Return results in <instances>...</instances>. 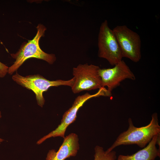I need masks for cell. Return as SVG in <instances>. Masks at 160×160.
Here are the masks:
<instances>
[{"label": "cell", "instance_id": "1", "mask_svg": "<svg viewBox=\"0 0 160 160\" xmlns=\"http://www.w3.org/2000/svg\"><path fill=\"white\" fill-rule=\"evenodd\" d=\"M129 127L121 133L111 146L106 150L110 152L121 145L136 144L141 148L145 147L155 135L160 134L157 114L153 113L151 119L147 125L137 127L135 126L131 118L128 120Z\"/></svg>", "mask_w": 160, "mask_h": 160}, {"label": "cell", "instance_id": "2", "mask_svg": "<svg viewBox=\"0 0 160 160\" xmlns=\"http://www.w3.org/2000/svg\"><path fill=\"white\" fill-rule=\"evenodd\" d=\"M36 29L37 33L32 40L22 44L15 53L11 54L15 61L8 68V73L9 75H12L16 71L24 62L31 58L44 60L50 64H53L56 61V58L55 54L45 52L41 49L39 45V40L41 37L44 36L47 30L46 27L39 24L36 27Z\"/></svg>", "mask_w": 160, "mask_h": 160}, {"label": "cell", "instance_id": "3", "mask_svg": "<svg viewBox=\"0 0 160 160\" xmlns=\"http://www.w3.org/2000/svg\"><path fill=\"white\" fill-rule=\"evenodd\" d=\"M12 80L17 84L27 89L32 90L35 94L37 104L42 107L45 100L43 93L52 87L64 85L71 87L73 85L74 77L68 80H57L50 81L39 74L29 75L25 76L16 72L12 76Z\"/></svg>", "mask_w": 160, "mask_h": 160}, {"label": "cell", "instance_id": "4", "mask_svg": "<svg viewBox=\"0 0 160 160\" xmlns=\"http://www.w3.org/2000/svg\"><path fill=\"white\" fill-rule=\"evenodd\" d=\"M98 56L106 59L112 65L121 61L123 57L119 45L107 20L101 23L98 38Z\"/></svg>", "mask_w": 160, "mask_h": 160}, {"label": "cell", "instance_id": "5", "mask_svg": "<svg viewBox=\"0 0 160 160\" xmlns=\"http://www.w3.org/2000/svg\"><path fill=\"white\" fill-rule=\"evenodd\" d=\"M121 49L123 57L134 62L141 58V41L139 35L125 25H117L112 30Z\"/></svg>", "mask_w": 160, "mask_h": 160}, {"label": "cell", "instance_id": "6", "mask_svg": "<svg viewBox=\"0 0 160 160\" xmlns=\"http://www.w3.org/2000/svg\"><path fill=\"white\" fill-rule=\"evenodd\" d=\"M100 68L92 64H80L73 69L74 81L71 87L74 94L84 90L100 89L102 88L99 74Z\"/></svg>", "mask_w": 160, "mask_h": 160}, {"label": "cell", "instance_id": "7", "mask_svg": "<svg viewBox=\"0 0 160 160\" xmlns=\"http://www.w3.org/2000/svg\"><path fill=\"white\" fill-rule=\"evenodd\" d=\"M107 95L106 89L102 88L99 89L98 91L94 94L91 95L86 92L84 95L77 97L71 107L65 111L63 115L60 124L55 130L39 140L36 142L37 144L40 145L47 139L52 137H61L64 138L66 129L76 120L78 111L84 104L92 98L100 96H107Z\"/></svg>", "mask_w": 160, "mask_h": 160}, {"label": "cell", "instance_id": "8", "mask_svg": "<svg viewBox=\"0 0 160 160\" xmlns=\"http://www.w3.org/2000/svg\"><path fill=\"white\" fill-rule=\"evenodd\" d=\"M99 74L100 77L102 87H107V90L112 91L119 86L121 82L126 79L135 80L133 73L125 62L121 60L112 68H100Z\"/></svg>", "mask_w": 160, "mask_h": 160}, {"label": "cell", "instance_id": "9", "mask_svg": "<svg viewBox=\"0 0 160 160\" xmlns=\"http://www.w3.org/2000/svg\"><path fill=\"white\" fill-rule=\"evenodd\" d=\"M78 136L71 133L64 138L61 145L57 151L49 150L47 153L46 160H65L71 157L75 156L79 150Z\"/></svg>", "mask_w": 160, "mask_h": 160}, {"label": "cell", "instance_id": "10", "mask_svg": "<svg viewBox=\"0 0 160 160\" xmlns=\"http://www.w3.org/2000/svg\"><path fill=\"white\" fill-rule=\"evenodd\" d=\"M160 134L154 136L146 146L130 155H120L116 160H155L160 157V151L156 147Z\"/></svg>", "mask_w": 160, "mask_h": 160}, {"label": "cell", "instance_id": "11", "mask_svg": "<svg viewBox=\"0 0 160 160\" xmlns=\"http://www.w3.org/2000/svg\"><path fill=\"white\" fill-rule=\"evenodd\" d=\"M95 152L94 160H116L117 159L115 151H104L102 147L99 146L95 147Z\"/></svg>", "mask_w": 160, "mask_h": 160}, {"label": "cell", "instance_id": "12", "mask_svg": "<svg viewBox=\"0 0 160 160\" xmlns=\"http://www.w3.org/2000/svg\"><path fill=\"white\" fill-rule=\"evenodd\" d=\"M8 68L7 65L0 61V78L4 77L8 73Z\"/></svg>", "mask_w": 160, "mask_h": 160}, {"label": "cell", "instance_id": "13", "mask_svg": "<svg viewBox=\"0 0 160 160\" xmlns=\"http://www.w3.org/2000/svg\"><path fill=\"white\" fill-rule=\"evenodd\" d=\"M2 115L1 111H0V119L1 118ZM4 141V140L0 138V143H2Z\"/></svg>", "mask_w": 160, "mask_h": 160}]
</instances>
